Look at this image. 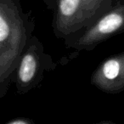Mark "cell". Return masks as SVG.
<instances>
[{
	"label": "cell",
	"mask_w": 124,
	"mask_h": 124,
	"mask_svg": "<svg viewBox=\"0 0 124 124\" xmlns=\"http://www.w3.org/2000/svg\"><path fill=\"white\" fill-rule=\"evenodd\" d=\"M34 28V16L24 12L21 0H0V98L9 90Z\"/></svg>",
	"instance_id": "cell-1"
},
{
	"label": "cell",
	"mask_w": 124,
	"mask_h": 124,
	"mask_svg": "<svg viewBox=\"0 0 124 124\" xmlns=\"http://www.w3.org/2000/svg\"><path fill=\"white\" fill-rule=\"evenodd\" d=\"M55 66L52 57L45 53L42 42L33 35L21 55L13 79L17 93L24 94L37 88L44 73L53 71Z\"/></svg>",
	"instance_id": "cell-2"
},
{
	"label": "cell",
	"mask_w": 124,
	"mask_h": 124,
	"mask_svg": "<svg viewBox=\"0 0 124 124\" xmlns=\"http://www.w3.org/2000/svg\"><path fill=\"white\" fill-rule=\"evenodd\" d=\"M124 33V3L110 9L93 23L64 40L65 46L77 51L93 50L108 38Z\"/></svg>",
	"instance_id": "cell-3"
},
{
	"label": "cell",
	"mask_w": 124,
	"mask_h": 124,
	"mask_svg": "<svg viewBox=\"0 0 124 124\" xmlns=\"http://www.w3.org/2000/svg\"><path fill=\"white\" fill-rule=\"evenodd\" d=\"M52 26L54 36L63 40L86 28L83 0H57Z\"/></svg>",
	"instance_id": "cell-4"
},
{
	"label": "cell",
	"mask_w": 124,
	"mask_h": 124,
	"mask_svg": "<svg viewBox=\"0 0 124 124\" xmlns=\"http://www.w3.org/2000/svg\"><path fill=\"white\" fill-rule=\"evenodd\" d=\"M91 84L107 93L124 91V52L107 58L94 70Z\"/></svg>",
	"instance_id": "cell-5"
},
{
	"label": "cell",
	"mask_w": 124,
	"mask_h": 124,
	"mask_svg": "<svg viewBox=\"0 0 124 124\" xmlns=\"http://www.w3.org/2000/svg\"><path fill=\"white\" fill-rule=\"evenodd\" d=\"M87 26L91 25L102 16L124 3V0H83Z\"/></svg>",
	"instance_id": "cell-6"
},
{
	"label": "cell",
	"mask_w": 124,
	"mask_h": 124,
	"mask_svg": "<svg viewBox=\"0 0 124 124\" xmlns=\"http://www.w3.org/2000/svg\"><path fill=\"white\" fill-rule=\"evenodd\" d=\"M30 123H32V122L28 119H26V118H18V119H16V120H11L9 122H7V124H30Z\"/></svg>",
	"instance_id": "cell-7"
},
{
	"label": "cell",
	"mask_w": 124,
	"mask_h": 124,
	"mask_svg": "<svg viewBox=\"0 0 124 124\" xmlns=\"http://www.w3.org/2000/svg\"><path fill=\"white\" fill-rule=\"evenodd\" d=\"M43 1L46 4L48 9H51V10L53 9V10H54L55 6H56V4H57V0H43Z\"/></svg>",
	"instance_id": "cell-8"
}]
</instances>
